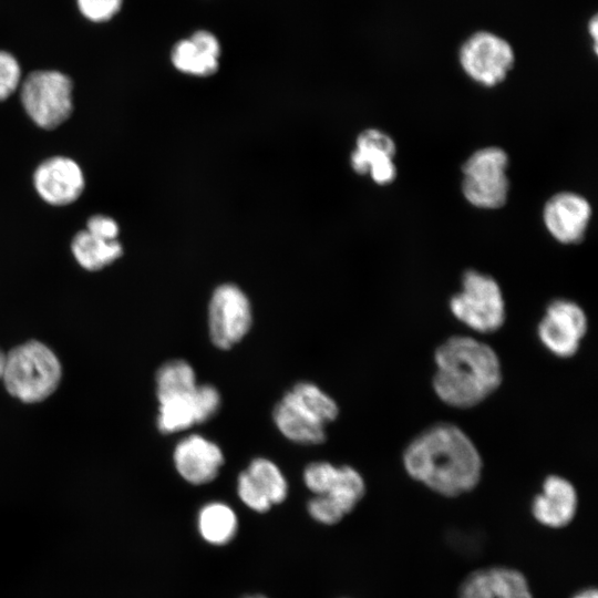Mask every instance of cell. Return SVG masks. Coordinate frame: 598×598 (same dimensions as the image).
<instances>
[{
	"label": "cell",
	"instance_id": "obj_1",
	"mask_svg": "<svg viewBox=\"0 0 598 598\" xmlns=\"http://www.w3.org/2000/svg\"><path fill=\"white\" fill-rule=\"evenodd\" d=\"M401 458L411 480L444 497L472 492L484 468L474 441L451 422H436L421 430L404 446Z\"/></svg>",
	"mask_w": 598,
	"mask_h": 598
},
{
	"label": "cell",
	"instance_id": "obj_2",
	"mask_svg": "<svg viewBox=\"0 0 598 598\" xmlns=\"http://www.w3.org/2000/svg\"><path fill=\"white\" fill-rule=\"evenodd\" d=\"M433 363V393L453 409L468 410L482 404L503 383L497 352L473 336L454 334L443 340L434 349Z\"/></svg>",
	"mask_w": 598,
	"mask_h": 598
},
{
	"label": "cell",
	"instance_id": "obj_3",
	"mask_svg": "<svg viewBox=\"0 0 598 598\" xmlns=\"http://www.w3.org/2000/svg\"><path fill=\"white\" fill-rule=\"evenodd\" d=\"M62 365L47 344L29 340L6 353L1 380L7 391L24 403H38L58 389Z\"/></svg>",
	"mask_w": 598,
	"mask_h": 598
},
{
	"label": "cell",
	"instance_id": "obj_4",
	"mask_svg": "<svg viewBox=\"0 0 598 598\" xmlns=\"http://www.w3.org/2000/svg\"><path fill=\"white\" fill-rule=\"evenodd\" d=\"M452 317L473 332L498 331L506 321V303L498 282L474 269L464 271L461 289L448 300Z\"/></svg>",
	"mask_w": 598,
	"mask_h": 598
},
{
	"label": "cell",
	"instance_id": "obj_5",
	"mask_svg": "<svg viewBox=\"0 0 598 598\" xmlns=\"http://www.w3.org/2000/svg\"><path fill=\"white\" fill-rule=\"evenodd\" d=\"M507 166L508 156L499 147L489 146L473 153L462 167V192L466 200L480 208L502 207L509 189Z\"/></svg>",
	"mask_w": 598,
	"mask_h": 598
},
{
	"label": "cell",
	"instance_id": "obj_6",
	"mask_svg": "<svg viewBox=\"0 0 598 598\" xmlns=\"http://www.w3.org/2000/svg\"><path fill=\"white\" fill-rule=\"evenodd\" d=\"M21 101L39 126L54 128L72 112V82L58 71L32 72L23 81Z\"/></svg>",
	"mask_w": 598,
	"mask_h": 598
},
{
	"label": "cell",
	"instance_id": "obj_7",
	"mask_svg": "<svg viewBox=\"0 0 598 598\" xmlns=\"http://www.w3.org/2000/svg\"><path fill=\"white\" fill-rule=\"evenodd\" d=\"M588 328V317L580 305L557 298L547 303L537 323L536 334L551 355L566 360L578 353Z\"/></svg>",
	"mask_w": 598,
	"mask_h": 598
},
{
	"label": "cell",
	"instance_id": "obj_8",
	"mask_svg": "<svg viewBox=\"0 0 598 598\" xmlns=\"http://www.w3.org/2000/svg\"><path fill=\"white\" fill-rule=\"evenodd\" d=\"M251 323V305L246 293L234 283L218 286L208 307L213 343L223 350L231 348L247 334Z\"/></svg>",
	"mask_w": 598,
	"mask_h": 598
},
{
	"label": "cell",
	"instance_id": "obj_9",
	"mask_svg": "<svg viewBox=\"0 0 598 598\" xmlns=\"http://www.w3.org/2000/svg\"><path fill=\"white\" fill-rule=\"evenodd\" d=\"M458 56L464 72L486 86L504 81L515 60L511 44L487 31L472 34L461 47Z\"/></svg>",
	"mask_w": 598,
	"mask_h": 598
},
{
	"label": "cell",
	"instance_id": "obj_10",
	"mask_svg": "<svg viewBox=\"0 0 598 598\" xmlns=\"http://www.w3.org/2000/svg\"><path fill=\"white\" fill-rule=\"evenodd\" d=\"M578 509V494L574 484L558 474L547 475L539 493L530 503V513L536 522L549 528L568 526Z\"/></svg>",
	"mask_w": 598,
	"mask_h": 598
},
{
	"label": "cell",
	"instance_id": "obj_11",
	"mask_svg": "<svg viewBox=\"0 0 598 598\" xmlns=\"http://www.w3.org/2000/svg\"><path fill=\"white\" fill-rule=\"evenodd\" d=\"M591 207L582 196L564 192L554 195L544 207V223L550 235L563 244L579 243L585 236Z\"/></svg>",
	"mask_w": 598,
	"mask_h": 598
},
{
	"label": "cell",
	"instance_id": "obj_12",
	"mask_svg": "<svg viewBox=\"0 0 598 598\" xmlns=\"http://www.w3.org/2000/svg\"><path fill=\"white\" fill-rule=\"evenodd\" d=\"M395 152V143L388 134L368 128L357 138L355 150L350 157L351 167L358 174H370L379 185L390 184L396 176L393 162Z\"/></svg>",
	"mask_w": 598,
	"mask_h": 598
},
{
	"label": "cell",
	"instance_id": "obj_13",
	"mask_svg": "<svg viewBox=\"0 0 598 598\" xmlns=\"http://www.w3.org/2000/svg\"><path fill=\"white\" fill-rule=\"evenodd\" d=\"M173 458L178 474L195 485L214 481L224 464L220 447L198 434L183 439L176 445Z\"/></svg>",
	"mask_w": 598,
	"mask_h": 598
},
{
	"label": "cell",
	"instance_id": "obj_14",
	"mask_svg": "<svg viewBox=\"0 0 598 598\" xmlns=\"http://www.w3.org/2000/svg\"><path fill=\"white\" fill-rule=\"evenodd\" d=\"M34 186L45 202L68 205L82 194L84 177L74 161L56 156L39 165L34 172Z\"/></svg>",
	"mask_w": 598,
	"mask_h": 598
},
{
	"label": "cell",
	"instance_id": "obj_15",
	"mask_svg": "<svg viewBox=\"0 0 598 598\" xmlns=\"http://www.w3.org/2000/svg\"><path fill=\"white\" fill-rule=\"evenodd\" d=\"M220 45L214 34L197 31L189 39L175 44L172 51L174 66L186 74L207 76L218 69Z\"/></svg>",
	"mask_w": 598,
	"mask_h": 598
},
{
	"label": "cell",
	"instance_id": "obj_16",
	"mask_svg": "<svg viewBox=\"0 0 598 598\" xmlns=\"http://www.w3.org/2000/svg\"><path fill=\"white\" fill-rule=\"evenodd\" d=\"M272 417L278 430L295 443L315 445L326 441V425L301 409L288 392L276 404Z\"/></svg>",
	"mask_w": 598,
	"mask_h": 598
},
{
	"label": "cell",
	"instance_id": "obj_17",
	"mask_svg": "<svg viewBox=\"0 0 598 598\" xmlns=\"http://www.w3.org/2000/svg\"><path fill=\"white\" fill-rule=\"evenodd\" d=\"M198 532L212 545H226L234 539L238 529L235 512L227 504L210 502L203 506L197 517Z\"/></svg>",
	"mask_w": 598,
	"mask_h": 598
},
{
	"label": "cell",
	"instance_id": "obj_18",
	"mask_svg": "<svg viewBox=\"0 0 598 598\" xmlns=\"http://www.w3.org/2000/svg\"><path fill=\"white\" fill-rule=\"evenodd\" d=\"M72 252L84 269L95 271L116 260L122 247L117 240H105L83 230L74 236Z\"/></svg>",
	"mask_w": 598,
	"mask_h": 598
},
{
	"label": "cell",
	"instance_id": "obj_19",
	"mask_svg": "<svg viewBox=\"0 0 598 598\" xmlns=\"http://www.w3.org/2000/svg\"><path fill=\"white\" fill-rule=\"evenodd\" d=\"M194 392L158 399L157 427L162 433H175L197 423Z\"/></svg>",
	"mask_w": 598,
	"mask_h": 598
},
{
	"label": "cell",
	"instance_id": "obj_20",
	"mask_svg": "<svg viewBox=\"0 0 598 598\" xmlns=\"http://www.w3.org/2000/svg\"><path fill=\"white\" fill-rule=\"evenodd\" d=\"M157 399L192 393L196 386V375L192 365L181 359L165 362L156 372Z\"/></svg>",
	"mask_w": 598,
	"mask_h": 598
},
{
	"label": "cell",
	"instance_id": "obj_21",
	"mask_svg": "<svg viewBox=\"0 0 598 598\" xmlns=\"http://www.w3.org/2000/svg\"><path fill=\"white\" fill-rule=\"evenodd\" d=\"M293 401L321 424L327 425L339 414L336 401L310 382H299L288 392Z\"/></svg>",
	"mask_w": 598,
	"mask_h": 598
},
{
	"label": "cell",
	"instance_id": "obj_22",
	"mask_svg": "<svg viewBox=\"0 0 598 598\" xmlns=\"http://www.w3.org/2000/svg\"><path fill=\"white\" fill-rule=\"evenodd\" d=\"M272 505L282 503L288 495V483L279 467L265 457L254 458L246 470Z\"/></svg>",
	"mask_w": 598,
	"mask_h": 598
},
{
	"label": "cell",
	"instance_id": "obj_23",
	"mask_svg": "<svg viewBox=\"0 0 598 598\" xmlns=\"http://www.w3.org/2000/svg\"><path fill=\"white\" fill-rule=\"evenodd\" d=\"M493 598H534L524 574L509 567L488 568Z\"/></svg>",
	"mask_w": 598,
	"mask_h": 598
},
{
	"label": "cell",
	"instance_id": "obj_24",
	"mask_svg": "<svg viewBox=\"0 0 598 598\" xmlns=\"http://www.w3.org/2000/svg\"><path fill=\"white\" fill-rule=\"evenodd\" d=\"M237 493L241 502L257 513L268 512L272 506L247 471L241 472L237 478Z\"/></svg>",
	"mask_w": 598,
	"mask_h": 598
},
{
	"label": "cell",
	"instance_id": "obj_25",
	"mask_svg": "<svg viewBox=\"0 0 598 598\" xmlns=\"http://www.w3.org/2000/svg\"><path fill=\"white\" fill-rule=\"evenodd\" d=\"M194 404L197 423H204L219 410L220 394L212 384H197L194 392Z\"/></svg>",
	"mask_w": 598,
	"mask_h": 598
},
{
	"label": "cell",
	"instance_id": "obj_26",
	"mask_svg": "<svg viewBox=\"0 0 598 598\" xmlns=\"http://www.w3.org/2000/svg\"><path fill=\"white\" fill-rule=\"evenodd\" d=\"M337 466L328 462H315L309 464L303 472V481L306 486L315 495H323L327 493Z\"/></svg>",
	"mask_w": 598,
	"mask_h": 598
},
{
	"label": "cell",
	"instance_id": "obj_27",
	"mask_svg": "<svg viewBox=\"0 0 598 598\" xmlns=\"http://www.w3.org/2000/svg\"><path fill=\"white\" fill-rule=\"evenodd\" d=\"M20 79V65L16 58L0 50V101L6 100L16 91Z\"/></svg>",
	"mask_w": 598,
	"mask_h": 598
},
{
	"label": "cell",
	"instance_id": "obj_28",
	"mask_svg": "<svg viewBox=\"0 0 598 598\" xmlns=\"http://www.w3.org/2000/svg\"><path fill=\"white\" fill-rule=\"evenodd\" d=\"M458 598H493L488 568L471 573L460 588Z\"/></svg>",
	"mask_w": 598,
	"mask_h": 598
},
{
	"label": "cell",
	"instance_id": "obj_29",
	"mask_svg": "<svg viewBox=\"0 0 598 598\" xmlns=\"http://www.w3.org/2000/svg\"><path fill=\"white\" fill-rule=\"evenodd\" d=\"M80 12L90 21L104 22L121 9L122 0H76Z\"/></svg>",
	"mask_w": 598,
	"mask_h": 598
},
{
	"label": "cell",
	"instance_id": "obj_30",
	"mask_svg": "<svg viewBox=\"0 0 598 598\" xmlns=\"http://www.w3.org/2000/svg\"><path fill=\"white\" fill-rule=\"evenodd\" d=\"M308 512L315 520L326 525L337 524L344 516L337 504L326 495H315L308 503Z\"/></svg>",
	"mask_w": 598,
	"mask_h": 598
},
{
	"label": "cell",
	"instance_id": "obj_31",
	"mask_svg": "<svg viewBox=\"0 0 598 598\" xmlns=\"http://www.w3.org/2000/svg\"><path fill=\"white\" fill-rule=\"evenodd\" d=\"M86 230L105 240H116L118 227L114 219L103 215L92 216L87 221Z\"/></svg>",
	"mask_w": 598,
	"mask_h": 598
},
{
	"label": "cell",
	"instance_id": "obj_32",
	"mask_svg": "<svg viewBox=\"0 0 598 598\" xmlns=\"http://www.w3.org/2000/svg\"><path fill=\"white\" fill-rule=\"evenodd\" d=\"M571 598H598L596 588H585L573 595Z\"/></svg>",
	"mask_w": 598,
	"mask_h": 598
},
{
	"label": "cell",
	"instance_id": "obj_33",
	"mask_svg": "<svg viewBox=\"0 0 598 598\" xmlns=\"http://www.w3.org/2000/svg\"><path fill=\"white\" fill-rule=\"evenodd\" d=\"M597 29H598L597 18L594 17L592 20L590 21V24H589V31H590V34L594 38L595 48H596V43H597Z\"/></svg>",
	"mask_w": 598,
	"mask_h": 598
},
{
	"label": "cell",
	"instance_id": "obj_34",
	"mask_svg": "<svg viewBox=\"0 0 598 598\" xmlns=\"http://www.w3.org/2000/svg\"><path fill=\"white\" fill-rule=\"evenodd\" d=\"M4 361H6V353L0 349V380L3 374Z\"/></svg>",
	"mask_w": 598,
	"mask_h": 598
},
{
	"label": "cell",
	"instance_id": "obj_35",
	"mask_svg": "<svg viewBox=\"0 0 598 598\" xmlns=\"http://www.w3.org/2000/svg\"><path fill=\"white\" fill-rule=\"evenodd\" d=\"M246 598H266L264 596H250V597H246Z\"/></svg>",
	"mask_w": 598,
	"mask_h": 598
}]
</instances>
